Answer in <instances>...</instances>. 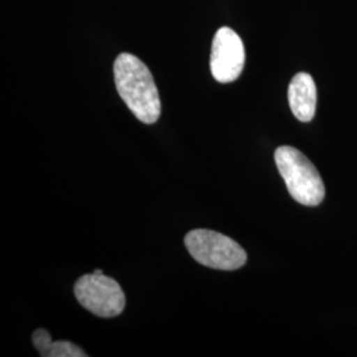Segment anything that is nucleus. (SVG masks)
<instances>
[{
    "mask_svg": "<svg viewBox=\"0 0 357 357\" xmlns=\"http://www.w3.org/2000/svg\"><path fill=\"white\" fill-rule=\"evenodd\" d=\"M116 90L130 112L146 125L155 123L162 103L153 75L147 65L131 53H121L114 63Z\"/></svg>",
    "mask_w": 357,
    "mask_h": 357,
    "instance_id": "obj_1",
    "label": "nucleus"
},
{
    "mask_svg": "<svg viewBox=\"0 0 357 357\" xmlns=\"http://www.w3.org/2000/svg\"><path fill=\"white\" fill-rule=\"evenodd\" d=\"M274 160L295 202L307 206H317L323 202L324 183L306 155L290 146H282L275 150Z\"/></svg>",
    "mask_w": 357,
    "mask_h": 357,
    "instance_id": "obj_2",
    "label": "nucleus"
},
{
    "mask_svg": "<svg viewBox=\"0 0 357 357\" xmlns=\"http://www.w3.org/2000/svg\"><path fill=\"white\" fill-rule=\"evenodd\" d=\"M184 243L192 258L206 268L237 270L243 268L248 259L246 252L238 243L215 230H191Z\"/></svg>",
    "mask_w": 357,
    "mask_h": 357,
    "instance_id": "obj_3",
    "label": "nucleus"
},
{
    "mask_svg": "<svg viewBox=\"0 0 357 357\" xmlns=\"http://www.w3.org/2000/svg\"><path fill=\"white\" fill-rule=\"evenodd\" d=\"M75 295L81 306L100 318H114L126 306L119 283L105 274L82 275L75 284Z\"/></svg>",
    "mask_w": 357,
    "mask_h": 357,
    "instance_id": "obj_4",
    "label": "nucleus"
},
{
    "mask_svg": "<svg viewBox=\"0 0 357 357\" xmlns=\"http://www.w3.org/2000/svg\"><path fill=\"white\" fill-rule=\"evenodd\" d=\"M245 66V47L241 38L229 26L220 28L212 41L211 72L220 84L236 81Z\"/></svg>",
    "mask_w": 357,
    "mask_h": 357,
    "instance_id": "obj_5",
    "label": "nucleus"
},
{
    "mask_svg": "<svg viewBox=\"0 0 357 357\" xmlns=\"http://www.w3.org/2000/svg\"><path fill=\"white\" fill-rule=\"evenodd\" d=\"M289 105L296 119L310 122L317 112V85L308 73H298L289 85Z\"/></svg>",
    "mask_w": 357,
    "mask_h": 357,
    "instance_id": "obj_6",
    "label": "nucleus"
},
{
    "mask_svg": "<svg viewBox=\"0 0 357 357\" xmlns=\"http://www.w3.org/2000/svg\"><path fill=\"white\" fill-rule=\"evenodd\" d=\"M88 356L76 344L60 340V342H52L48 351L45 352L44 357H85Z\"/></svg>",
    "mask_w": 357,
    "mask_h": 357,
    "instance_id": "obj_7",
    "label": "nucleus"
},
{
    "mask_svg": "<svg viewBox=\"0 0 357 357\" xmlns=\"http://www.w3.org/2000/svg\"><path fill=\"white\" fill-rule=\"evenodd\" d=\"M32 342H33L35 348L38 349L40 356L44 357L53 340H52L50 332L45 331V330H36L32 335Z\"/></svg>",
    "mask_w": 357,
    "mask_h": 357,
    "instance_id": "obj_8",
    "label": "nucleus"
},
{
    "mask_svg": "<svg viewBox=\"0 0 357 357\" xmlns=\"http://www.w3.org/2000/svg\"><path fill=\"white\" fill-rule=\"evenodd\" d=\"M94 273H96V274H103L102 270H100V268H97V270H94Z\"/></svg>",
    "mask_w": 357,
    "mask_h": 357,
    "instance_id": "obj_9",
    "label": "nucleus"
}]
</instances>
